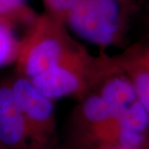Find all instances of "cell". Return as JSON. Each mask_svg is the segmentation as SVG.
Returning a JSON list of instances; mask_svg holds the SVG:
<instances>
[{
	"label": "cell",
	"mask_w": 149,
	"mask_h": 149,
	"mask_svg": "<svg viewBox=\"0 0 149 149\" xmlns=\"http://www.w3.org/2000/svg\"><path fill=\"white\" fill-rule=\"evenodd\" d=\"M19 40L9 20L0 19V69L16 62Z\"/></svg>",
	"instance_id": "obj_8"
},
{
	"label": "cell",
	"mask_w": 149,
	"mask_h": 149,
	"mask_svg": "<svg viewBox=\"0 0 149 149\" xmlns=\"http://www.w3.org/2000/svg\"><path fill=\"white\" fill-rule=\"evenodd\" d=\"M79 0H42L47 13L64 23Z\"/></svg>",
	"instance_id": "obj_10"
},
{
	"label": "cell",
	"mask_w": 149,
	"mask_h": 149,
	"mask_svg": "<svg viewBox=\"0 0 149 149\" xmlns=\"http://www.w3.org/2000/svg\"><path fill=\"white\" fill-rule=\"evenodd\" d=\"M83 113L84 116L87 118V120L93 124L104 125V126L107 124H112L113 127L114 125L113 122H115L109 107L106 104L105 100L101 96V94L87 97V100L83 104Z\"/></svg>",
	"instance_id": "obj_9"
},
{
	"label": "cell",
	"mask_w": 149,
	"mask_h": 149,
	"mask_svg": "<svg viewBox=\"0 0 149 149\" xmlns=\"http://www.w3.org/2000/svg\"><path fill=\"white\" fill-rule=\"evenodd\" d=\"M133 0H79L64 24L86 42L105 48L120 39Z\"/></svg>",
	"instance_id": "obj_2"
},
{
	"label": "cell",
	"mask_w": 149,
	"mask_h": 149,
	"mask_svg": "<svg viewBox=\"0 0 149 149\" xmlns=\"http://www.w3.org/2000/svg\"><path fill=\"white\" fill-rule=\"evenodd\" d=\"M101 96L112 112L115 127L118 117L138 100L133 81L119 75L106 81L102 88Z\"/></svg>",
	"instance_id": "obj_7"
},
{
	"label": "cell",
	"mask_w": 149,
	"mask_h": 149,
	"mask_svg": "<svg viewBox=\"0 0 149 149\" xmlns=\"http://www.w3.org/2000/svg\"><path fill=\"white\" fill-rule=\"evenodd\" d=\"M143 2H144L145 7H146V9L149 11V0H143Z\"/></svg>",
	"instance_id": "obj_12"
},
{
	"label": "cell",
	"mask_w": 149,
	"mask_h": 149,
	"mask_svg": "<svg viewBox=\"0 0 149 149\" xmlns=\"http://www.w3.org/2000/svg\"><path fill=\"white\" fill-rule=\"evenodd\" d=\"M26 0H0V19L9 20L21 9Z\"/></svg>",
	"instance_id": "obj_11"
},
{
	"label": "cell",
	"mask_w": 149,
	"mask_h": 149,
	"mask_svg": "<svg viewBox=\"0 0 149 149\" xmlns=\"http://www.w3.org/2000/svg\"><path fill=\"white\" fill-rule=\"evenodd\" d=\"M87 61L85 53L74 47L58 64L29 80L50 100L63 98L81 87Z\"/></svg>",
	"instance_id": "obj_3"
},
{
	"label": "cell",
	"mask_w": 149,
	"mask_h": 149,
	"mask_svg": "<svg viewBox=\"0 0 149 149\" xmlns=\"http://www.w3.org/2000/svg\"><path fill=\"white\" fill-rule=\"evenodd\" d=\"M73 48L63 22L48 13L38 17L26 37L19 40L16 59L19 73L33 79L59 63Z\"/></svg>",
	"instance_id": "obj_1"
},
{
	"label": "cell",
	"mask_w": 149,
	"mask_h": 149,
	"mask_svg": "<svg viewBox=\"0 0 149 149\" xmlns=\"http://www.w3.org/2000/svg\"><path fill=\"white\" fill-rule=\"evenodd\" d=\"M10 86L27 120L30 138L41 140L52 127L53 101L42 94L31 81L22 75L12 81Z\"/></svg>",
	"instance_id": "obj_4"
},
{
	"label": "cell",
	"mask_w": 149,
	"mask_h": 149,
	"mask_svg": "<svg viewBox=\"0 0 149 149\" xmlns=\"http://www.w3.org/2000/svg\"><path fill=\"white\" fill-rule=\"evenodd\" d=\"M29 138L27 120L10 84L0 85V144L7 148L16 149Z\"/></svg>",
	"instance_id": "obj_5"
},
{
	"label": "cell",
	"mask_w": 149,
	"mask_h": 149,
	"mask_svg": "<svg viewBox=\"0 0 149 149\" xmlns=\"http://www.w3.org/2000/svg\"><path fill=\"white\" fill-rule=\"evenodd\" d=\"M149 127V111L137 100L118 117L116 133L123 149H137Z\"/></svg>",
	"instance_id": "obj_6"
}]
</instances>
